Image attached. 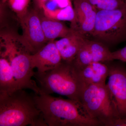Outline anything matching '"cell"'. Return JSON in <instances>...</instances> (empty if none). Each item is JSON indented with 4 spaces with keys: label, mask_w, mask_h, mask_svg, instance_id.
Wrapping results in <instances>:
<instances>
[{
    "label": "cell",
    "mask_w": 126,
    "mask_h": 126,
    "mask_svg": "<svg viewBox=\"0 0 126 126\" xmlns=\"http://www.w3.org/2000/svg\"><path fill=\"white\" fill-rule=\"evenodd\" d=\"M88 44L92 56L93 62L106 63L111 61L112 52L108 46L95 40H88Z\"/></svg>",
    "instance_id": "cell-15"
},
{
    "label": "cell",
    "mask_w": 126,
    "mask_h": 126,
    "mask_svg": "<svg viewBox=\"0 0 126 126\" xmlns=\"http://www.w3.org/2000/svg\"><path fill=\"white\" fill-rule=\"evenodd\" d=\"M76 16L74 29L86 37L92 36L97 10L87 0H73Z\"/></svg>",
    "instance_id": "cell-9"
},
{
    "label": "cell",
    "mask_w": 126,
    "mask_h": 126,
    "mask_svg": "<svg viewBox=\"0 0 126 126\" xmlns=\"http://www.w3.org/2000/svg\"><path fill=\"white\" fill-rule=\"evenodd\" d=\"M88 39L87 38L72 63L77 69H81L91 63H94L88 44Z\"/></svg>",
    "instance_id": "cell-16"
},
{
    "label": "cell",
    "mask_w": 126,
    "mask_h": 126,
    "mask_svg": "<svg viewBox=\"0 0 126 126\" xmlns=\"http://www.w3.org/2000/svg\"><path fill=\"white\" fill-rule=\"evenodd\" d=\"M19 89L9 61L0 59V93L11 94Z\"/></svg>",
    "instance_id": "cell-14"
},
{
    "label": "cell",
    "mask_w": 126,
    "mask_h": 126,
    "mask_svg": "<svg viewBox=\"0 0 126 126\" xmlns=\"http://www.w3.org/2000/svg\"><path fill=\"white\" fill-rule=\"evenodd\" d=\"M19 19L23 30L20 36L21 42L31 54H34L48 43L41 26L39 10H28Z\"/></svg>",
    "instance_id": "cell-8"
},
{
    "label": "cell",
    "mask_w": 126,
    "mask_h": 126,
    "mask_svg": "<svg viewBox=\"0 0 126 126\" xmlns=\"http://www.w3.org/2000/svg\"><path fill=\"white\" fill-rule=\"evenodd\" d=\"M32 95L47 126H100L79 103L49 94Z\"/></svg>",
    "instance_id": "cell-1"
},
{
    "label": "cell",
    "mask_w": 126,
    "mask_h": 126,
    "mask_svg": "<svg viewBox=\"0 0 126 126\" xmlns=\"http://www.w3.org/2000/svg\"><path fill=\"white\" fill-rule=\"evenodd\" d=\"M0 36L1 46L4 49L1 56L9 61L19 89H29L40 94L38 86L32 79L34 72L32 66L31 54L23 45L20 37L11 33H2Z\"/></svg>",
    "instance_id": "cell-4"
},
{
    "label": "cell",
    "mask_w": 126,
    "mask_h": 126,
    "mask_svg": "<svg viewBox=\"0 0 126 126\" xmlns=\"http://www.w3.org/2000/svg\"><path fill=\"white\" fill-rule=\"evenodd\" d=\"M28 125L47 126L32 94L23 89L0 93V126Z\"/></svg>",
    "instance_id": "cell-2"
},
{
    "label": "cell",
    "mask_w": 126,
    "mask_h": 126,
    "mask_svg": "<svg viewBox=\"0 0 126 126\" xmlns=\"http://www.w3.org/2000/svg\"><path fill=\"white\" fill-rule=\"evenodd\" d=\"M72 5L71 0H48L41 10L45 15H46Z\"/></svg>",
    "instance_id": "cell-17"
},
{
    "label": "cell",
    "mask_w": 126,
    "mask_h": 126,
    "mask_svg": "<svg viewBox=\"0 0 126 126\" xmlns=\"http://www.w3.org/2000/svg\"><path fill=\"white\" fill-rule=\"evenodd\" d=\"M111 61L117 60L126 62V46L115 51L112 52Z\"/></svg>",
    "instance_id": "cell-20"
},
{
    "label": "cell",
    "mask_w": 126,
    "mask_h": 126,
    "mask_svg": "<svg viewBox=\"0 0 126 126\" xmlns=\"http://www.w3.org/2000/svg\"><path fill=\"white\" fill-rule=\"evenodd\" d=\"M126 3L124 0H98L96 9L97 11L112 10L124 7Z\"/></svg>",
    "instance_id": "cell-19"
},
{
    "label": "cell",
    "mask_w": 126,
    "mask_h": 126,
    "mask_svg": "<svg viewBox=\"0 0 126 126\" xmlns=\"http://www.w3.org/2000/svg\"><path fill=\"white\" fill-rule=\"evenodd\" d=\"M109 126H126V118L115 119Z\"/></svg>",
    "instance_id": "cell-21"
},
{
    "label": "cell",
    "mask_w": 126,
    "mask_h": 126,
    "mask_svg": "<svg viewBox=\"0 0 126 126\" xmlns=\"http://www.w3.org/2000/svg\"><path fill=\"white\" fill-rule=\"evenodd\" d=\"M87 38L78 31L73 29L67 36L59 40L55 41L62 60L67 63H73Z\"/></svg>",
    "instance_id": "cell-11"
},
{
    "label": "cell",
    "mask_w": 126,
    "mask_h": 126,
    "mask_svg": "<svg viewBox=\"0 0 126 126\" xmlns=\"http://www.w3.org/2000/svg\"><path fill=\"white\" fill-rule=\"evenodd\" d=\"M31 0H8L9 6L15 12L18 18L24 15L28 10V7Z\"/></svg>",
    "instance_id": "cell-18"
},
{
    "label": "cell",
    "mask_w": 126,
    "mask_h": 126,
    "mask_svg": "<svg viewBox=\"0 0 126 126\" xmlns=\"http://www.w3.org/2000/svg\"><path fill=\"white\" fill-rule=\"evenodd\" d=\"M35 9L42 10L44 5L48 0H33Z\"/></svg>",
    "instance_id": "cell-22"
},
{
    "label": "cell",
    "mask_w": 126,
    "mask_h": 126,
    "mask_svg": "<svg viewBox=\"0 0 126 126\" xmlns=\"http://www.w3.org/2000/svg\"><path fill=\"white\" fill-rule=\"evenodd\" d=\"M78 70L83 86L106 84L109 73L107 64L102 62H94Z\"/></svg>",
    "instance_id": "cell-12"
},
{
    "label": "cell",
    "mask_w": 126,
    "mask_h": 126,
    "mask_svg": "<svg viewBox=\"0 0 126 126\" xmlns=\"http://www.w3.org/2000/svg\"><path fill=\"white\" fill-rule=\"evenodd\" d=\"M41 23L47 43L54 41L58 38L67 35L73 29L67 27L60 21L56 20L45 15L41 10H39Z\"/></svg>",
    "instance_id": "cell-13"
},
{
    "label": "cell",
    "mask_w": 126,
    "mask_h": 126,
    "mask_svg": "<svg viewBox=\"0 0 126 126\" xmlns=\"http://www.w3.org/2000/svg\"><path fill=\"white\" fill-rule=\"evenodd\" d=\"M91 36L107 46L126 41V5L116 10L98 11Z\"/></svg>",
    "instance_id": "cell-6"
},
{
    "label": "cell",
    "mask_w": 126,
    "mask_h": 126,
    "mask_svg": "<svg viewBox=\"0 0 126 126\" xmlns=\"http://www.w3.org/2000/svg\"><path fill=\"white\" fill-rule=\"evenodd\" d=\"M124 1H125V2L126 3V0H124Z\"/></svg>",
    "instance_id": "cell-24"
},
{
    "label": "cell",
    "mask_w": 126,
    "mask_h": 126,
    "mask_svg": "<svg viewBox=\"0 0 126 126\" xmlns=\"http://www.w3.org/2000/svg\"><path fill=\"white\" fill-rule=\"evenodd\" d=\"M31 59L32 67L36 68L39 72L52 70L63 61L55 41L48 42L38 52L31 55Z\"/></svg>",
    "instance_id": "cell-10"
},
{
    "label": "cell",
    "mask_w": 126,
    "mask_h": 126,
    "mask_svg": "<svg viewBox=\"0 0 126 126\" xmlns=\"http://www.w3.org/2000/svg\"><path fill=\"white\" fill-rule=\"evenodd\" d=\"M33 77L38 82L41 94H57L79 103L82 83L73 63L63 61L52 70L34 72Z\"/></svg>",
    "instance_id": "cell-3"
},
{
    "label": "cell",
    "mask_w": 126,
    "mask_h": 126,
    "mask_svg": "<svg viewBox=\"0 0 126 126\" xmlns=\"http://www.w3.org/2000/svg\"><path fill=\"white\" fill-rule=\"evenodd\" d=\"M106 62L109 67L108 81L106 84L112 98L117 118H126V67L124 62Z\"/></svg>",
    "instance_id": "cell-7"
},
{
    "label": "cell",
    "mask_w": 126,
    "mask_h": 126,
    "mask_svg": "<svg viewBox=\"0 0 126 126\" xmlns=\"http://www.w3.org/2000/svg\"><path fill=\"white\" fill-rule=\"evenodd\" d=\"M7 0H1V3L5 4V3H6Z\"/></svg>",
    "instance_id": "cell-23"
},
{
    "label": "cell",
    "mask_w": 126,
    "mask_h": 126,
    "mask_svg": "<svg viewBox=\"0 0 126 126\" xmlns=\"http://www.w3.org/2000/svg\"><path fill=\"white\" fill-rule=\"evenodd\" d=\"M79 103L100 126H109L118 116L107 84L83 85Z\"/></svg>",
    "instance_id": "cell-5"
}]
</instances>
